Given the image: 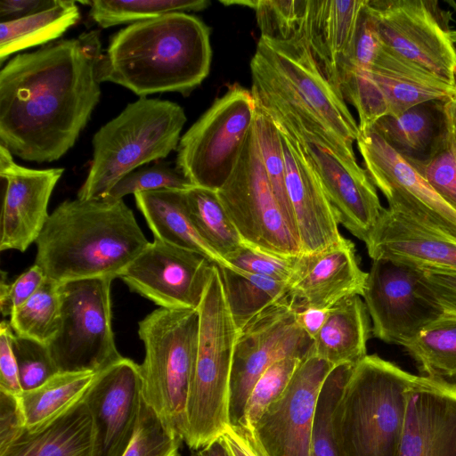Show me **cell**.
Returning <instances> with one entry per match:
<instances>
[{
	"mask_svg": "<svg viewBox=\"0 0 456 456\" xmlns=\"http://www.w3.org/2000/svg\"><path fill=\"white\" fill-rule=\"evenodd\" d=\"M101 55L78 37L9 60L0 71V145L37 163L66 154L100 101Z\"/></svg>",
	"mask_w": 456,
	"mask_h": 456,
	"instance_id": "cell-1",
	"label": "cell"
},
{
	"mask_svg": "<svg viewBox=\"0 0 456 456\" xmlns=\"http://www.w3.org/2000/svg\"><path fill=\"white\" fill-rule=\"evenodd\" d=\"M211 59L209 27L195 15L170 12L115 33L96 62V77L140 98L186 95L208 77Z\"/></svg>",
	"mask_w": 456,
	"mask_h": 456,
	"instance_id": "cell-2",
	"label": "cell"
},
{
	"mask_svg": "<svg viewBox=\"0 0 456 456\" xmlns=\"http://www.w3.org/2000/svg\"><path fill=\"white\" fill-rule=\"evenodd\" d=\"M150 241L123 200H68L49 216L36 241L35 264L59 283L118 278Z\"/></svg>",
	"mask_w": 456,
	"mask_h": 456,
	"instance_id": "cell-3",
	"label": "cell"
},
{
	"mask_svg": "<svg viewBox=\"0 0 456 456\" xmlns=\"http://www.w3.org/2000/svg\"><path fill=\"white\" fill-rule=\"evenodd\" d=\"M253 90L267 94L319 127L353 171H362L353 148L360 129L339 92L323 74L302 36L258 40L251 59Z\"/></svg>",
	"mask_w": 456,
	"mask_h": 456,
	"instance_id": "cell-4",
	"label": "cell"
},
{
	"mask_svg": "<svg viewBox=\"0 0 456 456\" xmlns=\"http://www.w3.org/2000/svg\"><path fill=\"white\" fill-rule=\"evenodd\" d=\"M420 376L377 354L354 366L334 413L341 456H395L409 394Z\"/></svg>",
	"mask_w": 456,
	"mask_h": 456,
	"instance_id": "cell-5",
	"label": "cell"
},
{
	"mask_svg": "<svg viewBox=\"0 0 456 456\" xmlns=\"http://www.w3.org/2000/svg\"><path fill=\"white\" fill-rule=\"evenodd\" d=\"M176 102L142 97L94 134L93 159L77 198H102L126 175L176 150L186 122Z\"/></svg>",
	"mask_w": 456,
	"mask_h": 456,
	"instance_id": "cell-6",
	"label": "cell"
},
{
	"mask_svg": "<svg viewBox=\"0 0 456 456\" xmlns=\"http://www.w3.org/2000/svg\"><path fill=\"white\" fill-rule=\"evenodd\" d=\"M197 311L198 349L184 441L192 451L201 450L221 436L229 425L230 376L239 330L228 307L217 265Z\"/></svg>",
	"mask_w": 456,
	"mask_h": 456,
	"instance_id": "cell-7",
	"label": "cell"
},
{
	"mask_svg": "<svg viewBox=\"0 0 456 456\" xmlns=\"http://www.w3.org/2000/svg\"><path fill=\"white\" fill-rule=\"evenodd\" d=\"M138 335L145 349L140 365L142 399L184 442L198 349V311L159 307L139 322Z\"/></svg>",
	"mask_w": 456,
	"mask_h": 456,
	"instance_id": "cell-8",
	"label": "cell"
},
{
	"mask_svg": "<svg viewBox=\"0 0 456 456\" xmlns=\"http://www.w3.org/2000/svg\"><path fill=\"white\" fill-rule=\"evenodd\" d=\"M256 108L251 90L231 85L181 137L175 166L194 186L217 191L230 178Z\"/></svg>",
	"mask_w": 456,
	"mask_h": 456,
	"instance_id": "cell-9",
	"label": "cell"
},
{
	"mask_svg": "<svg viewBox=\"0 0 456 456\" xmlns=\"http://www.w3.org/2000/svg\"><path fill=\"white\" fill-rule=\"evenodd\" d=\"M111 278L61 283V322L48 349L59 372L98 373L123 356L111 326Z\"/></svg>",
	"mask_w": 456,
	"mask_h": 456,
	"instance_id": "cell-10",
	"label": "cell"
},
{
	"mask_svg": "<svg viewBox=\"0 0 456 456\" xmlns=\"http://www.w3.org/2000/svg\"><path fill=\"white\" fill-rule=\"evenodd\" d=\"M216 193L243 243L287 258L302 255L269 183L254 126L236 167Z\"/></svg>",
	"mask_w": 456,
	"mask_h": 456,
	"instance_id": "cell-11",
	"label": "cell"
},
{
	"mask_svg": "<svg viewBox=\"0 0 456 456\" xmlns=\"http://www.w3.org/2000/svg\"><path fill=\"white\" fill-rule=\"evenodd\" d=\"M256 101L279 128L301 144L321 179L338 224L366 243L384 209L366 170L348 168L324 139L278 100L261 94Z\"/></svg>",
	"mask_w": 456,
	"mask_h": 456,
	"instance_id": "cell-12",
	"label": "cell"
},
{
	"mask_svg": "<svg viewBox=\"0 0 456 456\" xmlns=\"http://www.w3.org/2000/svg\"><path fill=\"white\" fill-rule=\"evenodd\" d=\"M314 340L297 320V306L285 296L239 330L229 387V425L241 427L248 396L260 376L287 357L304 359Z\"/></svg>",
	"mask_w": 456,
	"mask_h": 456,
	"instance_id": "cell-13",
	"label": "cell"
},
{
	"mask_svg": "<svg viewBox=\"0 0 456 456\" xmlns=\"http://www.w3.org/2000/svg\"><path fill=\"white\" fill-rule=\"evenodd\" d=\"M362 297L373 336L403 346L445 313L421 269L393 259L372 260Z\"/></svg>",
	"mask_w": 456,
	"mask_h": 456,
	"instance_id": "cell-14",
	"label": "cell"
},
{
	"mask_svg": "<svg viewBox=\"0 0 456 456\" xmlns=\"http://www.w3.org/2000/svg\"><path fill=\"white\" fill-rule=\"evenodd\" d=\"M380 42L456 86V46L436 1L368 0Z\"/></svg>",
	"mask_w": 456,
	"mask_h": 456,
	"instance_id": "cell-15",
	"label": "cell"
},
{
	"mask_svg": "<svg viewBox=\"0 0 456 456\" xmlns=\"http://www.w3.org/2000/svg\"><path fill=\"white\" fill-rule=\"evenodd\" d=\"M365 170L388 208L456 238V211L372 127L356 139Z\"/></svg>",
	"mask_w": 456,
	"mask_h": 456,
	"instance_id": "cell-16",
	"label": "cell"
},
{
	"mask_svg": "<svg viewBox=\"0 0 456 456\" xmlns=\"http://www.w3.org/2000/svg\"><path fill=\"white\" fill-rule=\"evenodd\" d=\"M335 368L312 354L305 357L282 395L251 430L264 456H312V429L322 386Z\"/></svg>",
	"mask_w": 456,
	"mask_h": 456,
	"instance_id": "cell-17",
	"label": "cell"
},
{
	"mask_svg": "<svg viewBox=\"0 0 456 456\" xmlns=\"http://www.w3.org/2000/svg\"><path fill=\"white\" fill-rule=\"evenodd\" d=\"M215 265L198 252L154 239L118 278L159 307L197 310Z\"/></svg>",
	"mask_w": 456,
	"mask_h": 456,
	"instance_id": "cell-18",
	"label": "cell"
},
{
	"mask_svg": "<svg viewBox=\"0 0 456 456\" xmlns=\"http://www.w3.org/2000/svg\"><path fill=\"white\" fill-rule=\"evenodd\" d=\"M140 364L122 357L98 372L83 400L94 430L93 456H123L142 403Z\"/></svg>",
	"mask_w": 456,
	"mask_h": 456,
	"instance_id": "cell-19",
	"label": "cell"
},
{
	"mask_svg": "<svg viewBox=\"0 0 456 456\" xmlns=\"http://www.w3.org/2000/svg\"><path fill=\"white\" fill-rule=\"evenodd\" d=\"M0 145V178L4 183L0 250L24 252L36 243L48 218V203L64 168L34 169L18 165Z\"/></svg>",
	"mask_w": 456,
	"mask_h": 456,
	"instance_id": "cell-20",
	"label": "cell"
},
{
	"mask_svg": "<svg viewBox=\"0 0 456 456\" xmlns=\"http://www.w3.org/2000/svg\"><path fill=\"white\" fill-rule=\"evenodd\" d=\"M278 129L284 153L286 187L302 254L322 251L343 238L334 209L301 144L283 129Z\"/></svg>",
	"mask_w": 456,
	"mask_h": 456,
	"instance_id": "cell-21",
	"label": "cell"
},
{
	"mask_svg": "<svg viewBox=\"0 0 456 456\" xmlns=\"http://www.w3.org/2000/svg\"><path fill=\"white\" fill-rule=\"evenodd\" d=\"M368 273L359 266L354 244L346 239L317 253L296 258L289 297L297 307L331 309L363 293Z\"/></svg>",
	"mask_w": 456,
	"mask_h": 456,
	"instance_id": "cell-22",
	"label": "cell"
},
{
	"mask_svg": "<svg viewBox=\"0 0 456 456\" xmlns=\"http://www.w3.org/2000/svg\"><path fill=\"white\" fill-rule=\"evenodd\" d=\"M395 456H456V387L420 375Z\"/></svg>",
	"mask_w": 456,
	"mask_h": 456,
	"instance_id": "cell-23",
	"label": "cell"
},
{
	"mask_svg": "<svg viewBox=\"0 0 456 456\" xmlns=\"http://www.w3.org/2000/svg\"><path fill=\"white\" fill-rule=\"evenodd\" d=\"M370 257L404 262L419 268L456 271V238L390 208L365 243Z\"/></svg>",
	"mask_w": 456,
	"mask_h": 456,
	"instance_id": "cell-24",
	"label": "cell"
},
{
	"mask_svg": "<svg viewBox=\"0 0 456 456\" xmlns=\"http://www.w3.org/2000/svg\"><path fill=\"white\" fill-rule=\"evenodd\" d=\"M364 3L365 0H307L301 36L338 91V70L349 52Z\"/></svg>",
	"mask_w": 456,
	"mask_h": 456,
	"instance_id": "cell-25",
	"label": "cell"
},
{
	"mask_svg": "<svg viewBox=\"0 0 456 456\" xmlns=\"http://www.w3.org/2000/svg\"><path fill=\"white\" fill-rule=\"evenodd\" d=\"M367 70L379 86L390 116H397L425 102L446 100L456 94V86L403 58L382 43Z\"/></svg>",
	"mask_w": 456,
	"mask_h": 456,
	"instance_id": "cell-26",
	"label": "cell"
},
{
	"mask_svg": "<svg viewBox=\"0 0 456 456\" xmlns=\"http://www.w3.org/2000/svg\"><path fill=\"white\" fill-rule=\"evenodd\" d=\"M94 423L83 398L47 423L23 432L0 456H93Z\"/></svg>",
	"mask_w": 456,
	"mask_h": 456,
	"instance_id": "cell-27",
	"label": "cell"
},
{
	"mask_svg": "<svg viewBox=\"0 0 456 456\" xmlns=\"http://www.w3.org/2000/svg\"><path fill=\"white\" fill-rule=\"evenodd\" d=\"M184 191L161 189L139 191L134 196L155 240L198 252L217 266H229L196 229L188 211Z\"/></svg>",
	"mask_w": 456,
	"mask_h": 456,
	"instance_id": "cell-28",
	"label": "cell"
},
{
	"mask_svg": "<svg viewBox=\"0 0 456 456\" xmlns=\"http://www.w3.org/2000/svg\"><path fill=\"white\" fill-rule=\"evenodd\" d=\"M370 331L364 302L360 296L350 297L330 309L326 322L314 339L310 354L335 367L354 365L367 355Z\"/></svg>",
	"mask_w": 456,
	"mask_h": 456,
	"instance_id": "cell-29",
	"label": "cell"
},
{
	"mask_svg": "<svg viewBox=\"0 0 456 456\" xmlns=\"http://www.w3.org/2000/svg\"><path fill=\"white\" fill-rule=\"evenodd\" d=\"M444 101L431 100L397 116H384L371 127L403 158L424 159L445 128Z\"/></svg>",
	"mask_w": 456,
	"mask_h": 456,
	"instance_id": "cell-30",
	"label": "cell"
},
{
	"mask_svg": "<svg viewBox=\"0 0 456 456\" xmlns=\"http://www.w3.org/2000/svg\"><path fill=\"white\" fill-rule=\"evenodd\" d=\"M80 19L75 1L57 0L56 4L37 13L1 22L0 64L19 51L39 45H45L61 37Z\"/></svg>",
	"mask_w": 456,
	"mask_h": 456,
	"instance_id": "cell-31",
	"label": "cell"
},
{
	"mask_svg": "<svg viewBox=\"0 0 456 456\" xmlns=\"http://www.w3.org/2000/svg\"><path fill=\"white\" fill-rule=\"evenodd\" d=\"M403 347L421 376L456 387V314L445 312Z\"/></svg>",
	"mask_w": 456,
	"mask_h": 456,
	"instance_id": "cell-32",
	"label": "cell"
},
{
	"mask_svg": "<svg viewBox=\"0 0 456 456\" xmlns=\"http://www.w3.org/2000/svg\"><path fill=\"white\" fill-rule=\"evenodd\" d=\"M97 373L59 372L19 396L28 428L47 423L80 401Z\"/></svg>",
	"mask_w": 456,
	"mask_h": 456,
	"instance_id": "cell-33",
	"label": "cell"
},
{
	"mask_svg": "<svg viewBox=\"0 0 456 456\" xmlns=\"http://www.w3.org/2000/svg\"><path fill=\"white\" fill-rule=\"evenodd\" d=\"M228 307L240 330L262 311L288 295L286 281L218 266Z\"/></svg>",
	"mask_w": 456,
	"mask_h": 456,
	"instance_id": "cell-34",
	"label": "cell"
},
{
	"mask_svg": "<svg viewBox=\"0 0 456 456\" xmlns=\"http://www.w3.org/2000/svg\"><path fill=\"white\" fill-rule=\"evenodd\" d=\"M184 193L196 229L223 259L244 244L216 191L192 186Z\"/></svg>",
	"mask_w": 456,
	"mask_h": 456,
	"instance_id": "cell-35",
	"label": "cell"
},
{
	"mask_svg": "<svg viewBox=\"0 0 456 456\" xmlns=\"http://www.w3.org/2000/svg\"><path fill=\"white\" fill-rule=\"evenodd\" d=\"M61 283L45 278L38 289L10 316L15 335L46 346L55 337L61 322Z\"/></svg>",
	"mask_w": 456,
	"mask_h": 456,
	"instance_id": "cell-36",
	"label": "cell"
},
{
	"mask_svg": "<svg viewBox=\"0 0 456 456\" xmlns=\"http://www.w3.org/2000/svg\"><path fill=\"white\" fill-rule=\"evenodd\" d=\"M90 5L89 17L101 28L134 24L170 12H199L208 8V0H94L83 2Z\"/></svg>",
	"mask_w": 456,
	"mask_h": 456,
	"instance_id": "cell-37",
	"label": "cell"
},
{
	"mask_svg": "<svg viewBox=\"0 0 456 456\" xmlns=\"http://www.w3.org/2000/svg\"><path fill=\"white\" fill-rule=\"evenodd\" d=\"M256 104L254 127L263 167L273 194L292 230L297 236L295 218L286 187L285 161L281 133L268 113L257 102Z\"/></svg>",
	"mask_w": 456,
	"mask_h": 456,
	"instance_id": "cell-38",
	"label": "cell"
},
{
	"mask_svg": "<svg viewBox=\"0 0 456 456\" xmlns=\"http://www.w3.org/2000/svg\"><path fill=\"white\" fill-rule=\"evenodd\" d=\"M354 365L335 367L322 386L312 429L313 456H341L334 434V413Z\"/></svg>",
	"mask_w": 456,
	"mask_h": 456,
	"instance_id": "cell-39",
	"label": "cell"
},
{
	"mask_svg": "<svg viewBox=\"0 0 456 456\" xmlns=\"http://www.w3.org/2000/svg\"><path fill=\"white\" fill-rule=\"evenodd\" d=\"M221 3L253 9L261 32L260 37L287 41L301 36L307 0H231Z\"/></svg>",
	"mask_w": 456,
	"mask_h": 456,
	"instance_id": "cell-40",
	"label": "cell"
},
{
	"mask_svg": "<svg viewBox=\"0 0 456 456\" xmlns=\"http://www.w3.org/2000/svg\"><path fill=\"white\" fill-rule=\"evenodd\" d=\"M338 91L345 102H350L359 117V129L371 127L388 115L386 101L367 69L344 64L338 73Z\"/></svg>",
	"mask_w": 456,
	"mask_h": 456,
	"instance_id": "cell-41",
	"label": "cell"
},
{
	"mask_svg": "<svg viewBox=\"0 0 456 456\" xmlns=\"http://www.w3.org/2000/svg\"><path fill=\"white\" fill-rule=\"evenodd\" d=\"M407 160L436 194L456 211V149L447 119L430 154L421 160Z\"/></svg>",
	"mask_w": 456,
	"mask_h": 456,
	"instance_id": "cell-42",
	"label": "cell"
},
{
	"mask_svg": "<svg viewBox=\"0 0 456 456\" xmlns=\"http://www.w3.org/2000/svg\"><path fill=\"white\" fill-rule=\"evenodd\" d=\"M182 442L142 399L137 427L123 456H180Z\"/></svg>",
	"mask_w": 456,
	"mask_h": 456,
	"instance_id": "cell-43",
	"label": "cell"
},
{
	"mask_svg": "<svg viewBox=\"0 0 456 456\" xmlns=\"http://www.w3.org/2000/svg\"><path fill=\"white\" fill-rule=\"evenodd\" d=\"M302 360L287 357L265 370L248 396L241 427L253 429L265 410L282 395Z\"/></svg>",
	"mask_w": 456,
	"mask_h": 456,
	"instance_id": "cell-44",
	"label": "cell"
},
{
	"mask_svg": "<svg viewBox=\"0 0 456 456\" xmlns=\"http://www.w3.org/2000/svg\"><path fill=\"white\" fill-rule=\"evenodd\" d=\"M192 186L194 185L176 166L172 167L168 162L158 161L151 166L128 173L104 197L123 200L126 195L139 191L161 189L188 190Z\"/></svg>",
	"mask_w": 456,
	"mask_h": 456,
	"instance_id": "cell-45",
	"label": "cell"
},
{
	"mask_svg": "<svg viewBox=\"0 0 456 456\" xmlns=\"http://www.w3.org/2000/svg\"><path fill=\"white\" fill-rule=\"evenodd\" d=\"M12 345L23 392L41 386L59 373L46 345L19 337L14 332Z\"/></svg>",
	"mask_w": 456,
	"mask_h": 456,
	"instance_id": "cell-46",
	"label": "cell"
},
{
	"mask_svg": "<svg viewBox=\"0 0 456 456\" xmlns=\"http://www.w3.org/2000/svg\"><path fill=\"white\" fill-rule=\"evenodd\" d=\"M296 258L275 256L244 243L226 256L224 260L232 268L289 282L294 271Z\"/></svg>",
	"mask_w": 456,
	"mask_h": 456,
	"instance_id": "cell-47",
	"label": "cell"
},
{
	"mask_svg": "<svg viewBox=\"0 0 456 456\" xmlns=\"http://www.w3.org/2000/svg\"><path fill=\"white\" fill-rule=\"evenodd\" d=\"M380 47L381 42L375 29L373 19L368 6V0H365L359 14L349 52L338 69L344 64L367 69L375 60Z\"/></svg>",
	"mask_w": 456,
	"mask_h": 456,
	"instance_id": "cell-48",
	"label": "cell"
},
{
	"mask_svg": "<svg viewBox=\"0 0 456 456\" xmlns=\"http://www.w3.org/2000/svg\"><path fill=\"white\" fill-rule=\"evenodd\" d=\"M42 269L34 264L22 273L14 281L8 283L6 273L1 272L0 280V310L2 315L11 316L23 305L45 280Z\"/></svg>",
	"mask_w": 456,
	"mask_h": 456,
	"instance_id": "cell-49",
	"label": "cell"
},
{
	"mask_svg": "<svg viewBox=\"0 0 456 456\" xmlns=\"http://www.w3.org/2000/svg\"><path fill=\"white\" fill-rule=\"evenodd\" d=\"M13 330L7 321L0 323V391L20 396L23 390L12 345Z\"/></svg>",
	"mask_w": 456,
	"mask_h": 456,
	"instance_id": "cell-50",
	"label": "cell"
},
{
	"mask_svg": "<svg viewBox=\"0 0 456 456\" xmlns=\"http://www.w3.org/2000/svg\"><path fill=\"white\" fill-rule=\"evenodd\" d=\"M27 428L19 396L0 391V452Z\"/></svg>",
	"mask_w": 456,
	"mask_h": 456,
	"instance_id": "cell-51",
	"label": "cell"
},
{
	"mask_svg": "<svg viewBox=\"0 0 456 456\" xmlns=\"http://www.w3.org/2000/svg\"><path fill=\"white\" fill-rule=\"evenodd\" d=\"M420 269L425 282L444 311L456 314V271L434 267Z\"/></svg>",
	"mask_w": 456,
	"mask_h": 456,
	"instance_id": "cell-52",
	"label": "cell"
},
{
	"mask_svg": "<svg viewBox=\"0 0 456 456\" xmlns=\"http://www.w3.org/2000/svg\"><path fill=\"white\" fill-rule=\"evenodd\" d=\"M56 2L57 0H2L1 22L18 20L47 10Z\"/></svg>",
	"mask_w": 456,
	"mask_h": 456,
	"instance_id": "cell-53",
	"label": "cell"
},
{
	"mask_svg": "<svg viewBox=\"0 0 456 456\" xmlns=\"http://www.w3.org/2000/svg\"><path fill=\"white\" fill-rule=\"evenodd\" d=\"M222 437L232 456H264L246 428L228 425Z\"/></svg>",
	"mask_w": 456,
	"mask_h": 456,
	"instance_id": "cell-54",
	"label": "cell"
},
{
	"mask_svg": "<svg viewBox=\"0 0 456 456\" xmlns=\"http://www.w3.org/2000/svg\"><path fill=\"white\" fill-rule=\"evenodd\" d=\"M330 309L314 306L297 307V320L304 331L314 340L327 321Z\"/></svg>",
	"mask_w": 456,
	"mask_h": 456,
	"instance_id": "cell-55",
	"label": "cell"
},
{
	"mask_svg": "<svg viewBox=\"0 0 456 456\" xmlns=\"http://www.w3.org/2000/svg\"><path fill=\"white\" fill-rule=\"evenodd\" d=\"M200 452L203 456H232L222 436L201 449Z\"/></svg>",
	"mask_w": 456,
	"mask_h": 456,
	"instance_id": "cell-56",
	"label": "cell"
},
{
	"mask_svg": "<svg viewBox=\"0 0 456 456\" xmlns=\"http://www.w3.org/2000/svg\"><path fill=\"white\" fill-rule=\"evenodd\" d=\"M444 109L456 149V94L444 101Z\"/></svg>",
	"mask_w": 456,
	"mask_h": 456,
	"instance_id": "cell-57",
	"label": "cell"
},
{
	"mask_svg": "<svg viewBox=\"0 0 456 456\" xmlns=\"http://www.w3.org/2000/svg\"><path fill=\"white\" fill-rule=\"evenodd\" d=\"M191 456H203V454L200 450H197L192 452Z\"/></svg>",
	"mask_w": 456,
	"mask_h": 456,
	"instance_id": "cell-58",
	"label": "cell"
},
{
	"mask_svg": "<svg viewBox=\"0 0 456 456\" xmlns=\"http://www.w3.org/2000/svg\"><path fill=\"white\" fill-rule=\"evenodd\" d=\"M452 37L454 43L456 44V30L452 31Z\"/></svg>",
	"mask_w": 456,
	"mask_h": 456,
	"instance_id": "cell-59",
	"label": "cell"
},
{
	"mask_svg": "<svg viewBox=\"0 0 456 456\" xmlns=\"http://www.w3.org/2000/svg\"><path fill=\"white\" fill-rule=\"evenodd\" d=\"M313 456V455H312Z\"/></svg>",
	"mask_w": 456,
	"mask_h": 456,
	"instance_id": "cell-60",
	"label": "cell"
}]
</instances>
